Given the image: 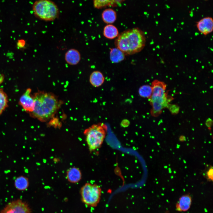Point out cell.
Listing matches in <instances>:
<instances>
[{"label": "cell", "mask_w": 213, "mask_h": 213, "mask_svg": "<svg viewBox=\"0 0 213 213\" xmlns=\"http://www.w3.org/2000/svg\"><path fill=\"white\" fill-rule=\"evenodd\" d=\"M35 101L33 111L30 116L42 122L47 121L56 112L61 103L57 96L51 93L38 91L33 96Z\"/></svg>", "instance_id": "obj_1"}, {"label": "cell", "mask_w": 213, "mask_h": 213, "mask_svg": "<svg viewBox=\"0 0 213 213\" xmlns=\"http://www.w3.org/2000/svg\"><path fill=\"white\" fill-rule=\"evenodd\" d=\"M144 33L138 28L128 30L122 33L115 42L116 48L125 55L133 54L141 51L146 44Z\"/></svg>", "instance_id": "obj_2"}, {"label": "cell", "mask_w": 213, "mask_h": 213, "mask_svg": "<svg viewBox=\"0 0 213 213\" xmlns=\"http://www.w3.org/2000/svg\"><path fill=\"white\" fill-rule=\"evenodd\" d=\"M151 86L152 93L149 99L151 106L150 113L152 116L156 117L161 114L162 109L167 106L174 99L168 95V91H166L167 85L164 82L154 80Z\"/></svg>", "instance_id": "obj_3"}, {"label": "cell", "mask_w": 213, "mask_h": 213, "mask_svg": "<svg viewBox=\"0 0 213 213\" xmlns=\"http://www.w3.org/2000/svg\"><path fill=\"white\" fill-rule=\"evenodd\" d=\"M33 10L36 17L46 21L55 20L59 14L57 5L51 0H37L33 4Z\"/></svg>", "instance_id": "obj_4"}, {"label": "cell", "mask_w": 213, "mask_h": 213, "mask_svg": "<svg viewBox=\"0 0 213 213\" xmlns=\"http://www.w3.org/2000/svg\"><path fill=\"white\" fill-rule=\"evenodd\" d=\"M107 127L103 123L94 124L84 132L89 150L91 151L99 148L102 144L106 135Z\"/></svg>", "instance_id": "obj_5"}, {"label": "cell", "mask_w": 213, "mask_h": 213, "mask_svg": "<svg viewBox=\"0 0 213 213\" xmlns=\"http://www.w3.org/2000/svg\"><path fill=\"white\" fill-rule=\"evenodd\" d=\"M80 192L81 201L85 205L90 207L97 206L100 200L101 193L99 186L87 183L81 188Z\"/></svg>", "instance_id": "obj_6"}, {"label": "cell", "mask_w": 213, "mask_h": 213, "mask_svg": "<svg viewBox=\"0 0 213 213\" xmlns=\"http://www.w3.org/2000/svg\"><path fill=\"white\" fill-rule=\"evenodd\" d=\"M0 213H32L28 204L20 199L10 201L0 211Z\"/></svg>", "instance_id": "obj_7"}, {"label": "cell", "mask_w": 213, "mask_h": 213, "mask_svg": "<svg viewBox=\"0 0 213 213\" xmlns=\"http://www.w3.org/2000/svg\"><path fill=\"white\" fill-rule=\"evenodd\" d=\"M31 90L28 88L21 96L19 104L26 112L29 113L32 112L35 107V101L33 96L31 94Z\"/></svg>", "instance_id": "obj_8"}, {"label": "cell", "mask_w": 213, "mask_h": 213, "mask_svg": "<svg viewBox=\"0 0 213 213\" xmlns=\"http://www.w3.org/2000/svg\"><path fill=\"white\" fill-rule=\"evenodd\" d=\"M196 27L202 34L206 36L211 33L213 30V20L209 17L203 18L197 22Z\"/></svg>", "instance_id": "obj_9"}, {"label": "cell", "mask_w": 213, "mask_h": 213, "mask_svg": "<svg viewBox=\"0 0 213 213\" xmlns=\"http://www.w3.org/2000/svg\"><path fill=\"white\" fill-rule=\"evenodd\" d=\"M81 59V54L80 52L74 48L68 50L65 54V60L70 65H75L78 64Z\"/></svg>", "instance_id": "obj_10"}, {"label": "cell", "mask_w": 213, "mask_h": 213, "mask_svg": "<svg viewBox=\"0 0 213 213\" xmlns=\"http://www.w3.org/2000/svg\"><path fill=\"white\" fill-rule=\"evenodd\" d=\"M192 203L191 196L186 194L181 196L175 204L176 209L178 211L184 212L190 208Z\"/></svg>", "instance_id": "obj_11"}, {"label": "cell", "mask_w": 213, "mask_h": 213, "mask_svg": "<svg viewBox=\"0 0 213 213\" xmlns=\"http://www.w3.org/2000/svg\"><path fill=\"white\" fill-rule=\"evenodd\" d=\"M82 176L81 171L76 167H71L67 171V179L69 182L71 183H78L81 180Z\"/></svg>", "instance_id": "obj_12"}, {"label": "cell", "mask_w": 213, "mask_h": 213, "mask_svg": "<svg viewBox=\"0 0 213 213\" xmlns=\"http://www.w3.org/2000/svg\"><path fill=\"white\" fill-rule=\"evenodd\" d=\"M125 0H93L94 7L97 9L104 8L107 7H116Z\"/></svg>", "instance_id": "obj_13"}, {"label": "cell", "mask_w": 213, "mask_h": 213, "mask_svg": "<svg viewBox=\"0 0 213 213\" xmlns=\"http://www.w3.org/2000/svg\"><path fill=\"white\" fill-rule=\"evenodd\" d=\"M104 77L102 73L98 71L92 72L89 77V82L91 84L95 87L101 86L104 81Z\"/></svg>", "instance_id": "obj_14"}, {"label": "cell", "mask_w": 213, "mask_h": 213, "mask_svg": "<svg viewBox=\"0 0 213 213\" xmlns=\"http://www.w3.org/2000/svg\"><path fill=\"white\" fill-rule=\"evenodd\" d=\"M102 18L105 23L107 24L113 23L116 20V13L111 9H107L103 12Z\"/></svg>", "instance_id": "obj_15"}, {"label": "cell", "mask_w": 213, "mask_h": 213, "mask_svg": "<svg viewBox=\"0 0 213 213\" xmlns=\"http://www.w3.org/2000/svg\"><path fill=\"white\" fill-rule=\"evenodd\" d=\"M125 55L117 48L111 49L110 52V59L111 61L114 63H117L124 60Z\"/></svg>", "instance_id": "obj_16"}, {"label": "cell", "mask_w": 213, "mask_h": 213, "mask_svg": "<svg viewBox=\"0 0 213 213\" xmlns=\"http://www.w3.org/2000/svg\"><path fill=\"white\" fill-rule=\"evenodd\" d=\"M118 33L117 28L111 24L106 25L104 29V35L106 38L108 39L114 38L118 36Z\"/></svg>", "instance_id": "obj_17"}, {"label": "cell", "mask_w": 213, "mask_h": 213, "mask_svg": "<svg viewBox=\"0 0 213 213\" xmlns=\"http://www.w3.org/2000/svg\"><path fill=\"white\" fill-rule=\"evenodd\" d=\"M14 186L16 189L20 191L26 190L29 186V181L27 178L21 176L17 177L15 180Z\"/></svg>", "instance_id": "obj_18"}, {"label": "cell", "mask_w": 213, "mask_h": 213, "mask_svg": "<svg viewBox=\"0 0 213 213\" xmlns=\"http://www.w3.org/2000/svg\"><path fill=\"white\" fill-rule=\"evenodd\" d=\"M8 98L2 88H0V115L8 106Z\"/></svg>", "instance_id": "obj_19"}, {"label": "cell", "mask_w": 213, "mask_h": 213, "mask_svg": "<svg viewBox=\"0 0 213 213\" xmlns=\"http://www.w3.org/2000/svg\"><path fill=\"white\" fill-rule=\"evenodd\" d=\"M138 93L141 97L149 99L152 93L151 87L148 85H142L139 88Z\"/></svg>", "instance_id": "obj_20"}, {"label": "cell", "mask_w": 213, "mask_h": 213, "mask_svg": "<svg viewBox=\"0 0 213 213\" xmlns=\"http://www.w3.org/2000/svg\"><path fill=\"white\" fill-rule=\"evenodd\" d=\"M204 173V176L207 180L212 181L213 180V168L212 166H208Z\"/></svg>", "instance_id": "obj_21"}, {"label": "cell", "mask_w": 213, "mask_h": 213, "mask_svg": "<svg viewBox=\"0 0 213 213\" xmlns=\"http://www.w3.org/2000/svg\"><path fill=\"white\" fill-rule=\"evenodd\" d=\"M25 44V41L23 39H20L18 40L17 43V45L19 48H24Z\"/></svg>", "instance_id": "obj_22"}]
</instances>
